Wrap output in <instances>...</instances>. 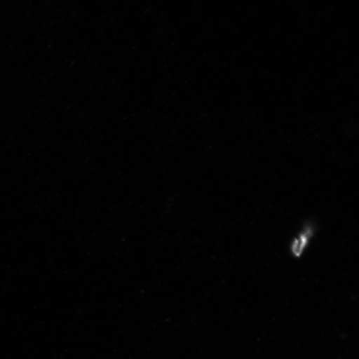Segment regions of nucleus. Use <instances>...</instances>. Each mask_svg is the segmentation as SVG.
Returning <instances> with one entry per match:
<instances>
[]
</instances>
